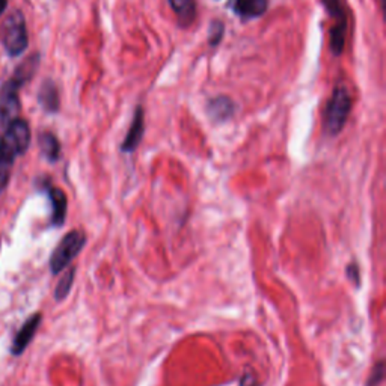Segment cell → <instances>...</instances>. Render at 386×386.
<instances>
[{"instance_id":"7a4b0ae2","label":"cell","mask_w":386,"mask_h":386,"mask_svg":"<svg viewBox=\"0 0 386 386\" xmlns=\"http://www.w3.org/2000/svg\"><path fill=\"white\" fill-rule=\"evenodd\" d=\"M85 243H86V237L83 232L80 231L68 232V234L59 241V245L56 246L54 252L52 254V258H50L52 273L58 275V273H61L63 269H65L67 265L80 254Z\"/></svg>"},{"instance_id":"e0dca14e","label":"cell","mask_w":386,"mask_h":386,"mask_svg":"<svg viewBox=\"0 0 386 386\" xmlns=\"http://www.w3.org/2000/svg\"><path fill=\"white\" fill-rule=\"evenodd\" d=\"M383 380V362H379L373 369L372 376L368 379V386H379V383Z\"/></svg>"},{"instance_id":"5bb4252c","label":"cell","mask_w":386,"mask_h":386,"mask_svg":"<svg viewBox=\"0 0 386 386\" xmlns=\"http://www.w3.org/2000/svg\"><path fill=\"white\" fill-rule=\"evenodd\" d=\"M234 106L228 99H216L208 104V114L216 121H223L232 115Z\"/></svg>"},{"instance_id":"8fae6325","label":"cell","mask_w":386,"mask_h":386,"mask_svg":"<svg viewBox=\"0 0 386 386\" xmlns=\"http://www.w3.org/2000/svg\"><path fill=\"white\" fill-rule=\"evenodd\" d=\"M15 154L5 143L3 138H0V192H2L11 179V171L14 165Z\"/></svg>"},{"instance_id":"5b68a950","label":"cell","mask_w":386,"mask_h":386,"mask_svg":"<svg viewBox=\"0 0 386 386\" xmlns=\"http://www.w3.org/2000/svg\"><path fill=\"white\" fill-rule=\"evenodd\" d=\"M325 5L327 11L331 12L332 17L335 19V28L332 29V39H331V47L335 54H340L343 52L344 41H345V29H347V20H345V14L341 6L340 0H325Z\"/></svg>"},{"instance_id":"8992f818","label":"cell","mask_w":386,"mask_h":386,"mask_svg":"<svg viewBox=\"0 0 386 386\" xmlns=\"http://www.w3.org/2000/svg\"><path fill=\"white\" fill-rule=\"evenodd\" d=\"M19 88L20 85L15 80H10L5 83L2 94H0V116L8 123H11L20 109Z\"/></svg>"},{"instance_id":"6da1fadb","label":"cell","mask_w":386,"mask_h":386,"mask_svg":"<svg viewBox=\"0 0 386 386\" xmlns=\"http://www.w3.org/2000/svg\"><path fill=\"white\" fill-rule=\"evenodd\" d=\"M352 109V99L344 86H336L325 112V128L329 134H338L347 123Z\"/></svg>"},{"instance_id":"4fadbf2b","label":"cell","mask_w":386,"mask_h":386,"mask_svg":"<svg viewBox=\"0 0 386 386\" xmlns=\"http://www.w3.org/2000/svg\"><path fill=\"white\" fill-rule=\"evenodd\" d=\"M39 103L48 112H56L59 108V96L56 86L52 82H45L44 86L39 91Z\"/></svg>"},{"instance_id":"d6986e66","label":"cell","mask_w":386,"mask_h":386,"mask_svg":"<svg viewBox=\"0 0 386 386\" xmlns=\"http://www.w3.org/2000/svg\"><path fill=\"white\" fill-rule=\"evenodd\" d=\"M6 10V0H0V14Z\"/></svg>"},{"instance_id":"3957f363","label":"cell","mask_w":386,"mask_h":386,"mask_svg":"<svg viewBox=\"0 0 386 386\" xmlns=\"http://www.w3.org/2000/svg\"><path fill=\"white\" fill-rule=\"evenodd\" d=\"M26 21L20 11L12 12L3 26V45L11 56H19L28 48Z\"/></svg>"},{"instance_id":"52a82bcc","label":"cell","mask_w":386,"mask_h":386,"mask_svg":"<svg viewBox=\"0 0 386 386\" xmlns=\"http://www.w3.org/2000/svg\"><path fill=\"white\" fill-rule=\"evenodd\" d=\"M39 323H41V314H34V316L26 320V323L20 327V331L17 332V335H15L12 341V349H11L12 355L15 356L21 355L24 349H26L29 343L32 341V338L35 336Z\"/></svg>"},{"instance_id":"9c48e42d","label":"cell","mask_w":386,"mask_h":386,"mask_svg":"<svg viewBox=\"0 0 386 386\" xmlns=\"http://www.w3.org/2000/svg\"><path fill=\"white\" fill-rule=\"evenodd\" d=\"M48 196H50L52 203V222L56 227H61L65 222L67 217V195L63 190L58 187H52L48 190Z\"/></svg>"},{"instance_id":"2e32d148","label":"cell","mask_w":386,"mask_h":386,"mask_svg":"<svg viewBox=\"0 0 386 386\" xmlns=\"http://www.w3.org/2000/svg\"><path fill=\"white\" fill-rule=\"evenodd\" d=\"M74 276H76L74 269L68 270L65 275L62 276V279L59 281V284H58V287H56V292H54V299L56 301H62L68 296L70 290L72 287V281H74Z\"/></svg>"},{"instance_id":"ac0fdd59","label":"cell","mask_w":386,"mask_h":386,"mask_svg":"<svg viewBox=\"0 0 386 386\" xmlns=\"http://www.w3.org/2000/svg\"><path fill=\"white\" fill-rule=\"evenodd\" d=\"M347 276H349V279L352 281L353 284H355L356 287H359V284H360V273H359V267H358L356 263H352V264L347 265Z\"/></svg>"},{"instance_id":"9a60e30c","label":"cell","mask_w":386,"mask_h":386,"mask_svg":"<svg viewBox=\"0 0 386 386\" xmlns=\"http://www.w3.org/2000/svg\"><path fill=\"white\" fill-rule=\"evenodd\" d=\"M39 147H41L43 154L50 160V162H56V160L59 159V142L52 133H43L39 136Z\"/></svg>"},{"instance_id":"ba28073f","label":"cell","mask_w":386,"mask_h":386,"mask_svg":"<svg viewBox=\"0 0 386 386\" xmlns=\"http://www.w3.org/2000/svg\"><path fill=\"white\" fill-rule=\"evenodd\" d=\"M267 0H236L232 10L241 19H256L267 10Z\"/></svg>"},{"instance_id":"277c9868","label":"cell","mask_w":386,"mask_h":386,"mask_svg":"<svg viewBox=\"0 0 386 386\" xmlns=\"http://www.w3.org/2000/svg\"><path fill=\"white\" fill-rule=\"evenodd\" d=\"M3 141L15 156L26 152L30 143V128L26 121L14 118L11 123H8V130L3 136Z\"/></svg>"},{"instance_id":"7c38bea8","label":"cell","mask_w":386,"mask_h":386,"mask_svg":"<svg viewBox=\"0 0 386 386\" xmlns=\"http://www.w3.org/2000/svg\"><path fill=\"white\" fill-rule=\"evenodd\" d=\"M169 5H171L176 17H179L180 24H183V26H189V24L195 20V0H169Z\"/></svg>"},{"instance_id":"30bf717a","label":"cell","mask_w":386,"mask_h":386,"mask_svg":"<svg viewBox=\"0 0 386 386\" xmlns=\"http://www.w3.org/2000/svg\"><path fill=\"white\" fill-rule=\"evenodd\" d=\"M142 134H143V114H142V109L138 108L130 130H128L123 145H121V150L124 152H133L136 148H138V145L142 139Z\"/></svg>"}]
</instances>
